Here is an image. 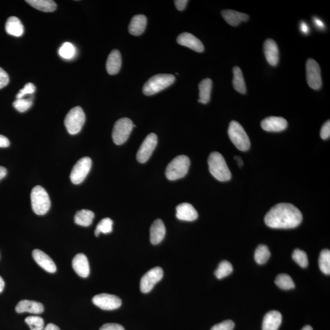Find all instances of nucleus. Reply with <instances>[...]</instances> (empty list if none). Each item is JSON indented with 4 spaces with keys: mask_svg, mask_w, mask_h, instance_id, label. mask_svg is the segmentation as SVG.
<instances>
[{
    "mask_svg": "<svg viewBox=\"0 0 330 330\" xmlns=\"http://www.w3.org/2000/svg\"><path fill=\"white\" fill-rule=\"evenodd\" d=\"M270 255L268 248L264 245H260L255 249L254 259L258 264H264L269 259Z\"/></svg>",
    "mask_w": 330,
    "mask_h": 330,
    "instance_id": "7c9ffc66",
    "label": "nucleus"
},
{
    "mask_svg": "<svg viewBox=\"0 0 330 330\" xmlns=\"http://www.w3.org/2000/svg\"><path fill=\"white\" fill-rule=\"evenodd\" d=\"M158 138L155 134H150L144 140L137 154V161L141 164H145L151 158L157 145Z\"/></svg>",
    "mask_w": 330,
    "mask_h": 330,
    "instance_id": "f8f14e48",
    "label": "nucleus"
},
{
    "mask_svg": "<svg viewBox=\"0 0 330 330\" xmlns=\"http://www.w3.org/2000/svg\"><path fill=\"white\" fill-rule=\"evenodd\" d=\"M190 165V161L187 156L181 155L176 157L167 165L166 170L167 179L175 180L185 176Z\"/></svg>",
    "mask_w": 330,
    "mask_h": 330,
    "instance_id": "39448f33",
    "label": "nucleus"
},
{
    "mask_svg": "<svg viewBox=\"0 0 330 330\" xmlns=\"http://www.w3.org/2000/svg\"><path fill=\"white\" fill-rule=\"evenodd\" d=\"M76 48L70 42L64 43L59 50L60 57L65 58V59H72L76 55Z\"/></svg>",
    "mask_w": 330,
    "mask_h": 330,
    "instance_id": "c9c22d12",
    "label": "nucleus"
},
{
    "mask_svg": "<svg viewBox=\"0 0 330 330\" xmlns=\"http://www.w3.org/2000/svg\"><path fill=\"white\" fill-rule=\"evenodd\" d=\"M275 284L279 288L283 290L294 289L295 283L289 275L286 273L279 274L275 279Z\"/></svg>",
    "mask_w": 330,
    "mask_h": 330,
    "instance_id": "2f4dec72",
    "label": "nucleus"
},
{
    "mask_svg": "<svg viewBox=\"0 0 330 330\" xmlns=\"http://www.w3.org/2000/svg\"><path fill=\"white\" fill-rule=\"evenodd\" d=\"M166 234V228L161 219L155 221L152 225L150 229V240L153 245L161 243Z\"/></svg>",
    "mask_w": 330,
    "mask_h": 330,
    "instance_id": "4be33fe9",
    "label": "nucleus"
},
{
    "mask_svg": "<svg viewBox=\"0 0 330 330\" xmlns=\"http://www.w3.org/2000/svg\"><path fill=\"white\" fill-rule=\"evenodd\" d=\"M134 126L132 120L129 118H122L117 121L112 132L114 143L117 145H121L126 142Z\"/></svg>",
    "mask_w": 330,
    "mask_h": 330,
    "instance_id": "6e6552de",
    "label": "nucleus"
},
{
    "mask_svg": "<svg viewBox=\"0 0 330 330\" xmlns=\"http://www.w3.org/2000/svg\"><path fill=\"white\" fill-rule=\"evenodd\" d=\"M33 257L40 267L47 272L53 273L57 271V266L52 258L41 250L34 249L33 252Z\"/></svg>",
    "mask_w": 330,
    "mask_h": 330,
    "instance_id": "dca6fc26",
    "label": "nucleus"
},
{
    "mask_svg": "<svg viewBox=\"0 0 330 330\" xmlns=\"http://www.w3.org/2000/svg\"><path fill=\"white\" fill-rule=\"evenodd\" d=\"M177 42L178 44L188 47L196 52L201 53L204 50V45L200 40L190 33H183L180 34L177 37Z\"/></svg>",
    "mask_w": 330,
    "mask_h": 330,
    "instance_id": "4468645a",
    "label": "nucleus"
},
{
    "mask_svg": "<svg viewBox=\"0 0 330 330\" xmlns=\"http://www.w3.org/2000/svg\"><path fill=\"white\" fill-rule=\"evenodd\" d=\"M187 0H175L174 4L177 10H183L185 9L186 6L188 3Z\"/></svg>",
    "mask_w": 330,
    "mask_h": 330,
    "instance_id": "a18cd8bd",
    "label": "nucleus"
},
{
    "mask_svg": "<svg viewBox=\"0 0 330 330\" xmlns=\"http://www.w3.org/2000/svg\"><path fill=\"white\" fill-rule=\"evenodd\" d=\"M235 159L236 161H238L239 166H242V165H243V162H242L241 158H239V157H235Z\"/></svg>",
    "mask_w": 330,
    "mask_h": 330,
    "instance_id": "864d4df0",
    "label": "nucleus"
},
{
    "mask_svg": "<svg viewBox=\"0 0 330 330\" xmlns=\"http://www.w3.org/2000/svg\"><path fill=\"white\" fill-rule=\"evenodd\" d=\"M7 174V170L5 167L0 166V180L3 179Z\"/></svg>",
    "mask_w": 330,
    "mask_h": 330,
    "instance_id": "3c124183",
    "label": "nucleus"
},
{
    "mask_svg": "<svg viewBox=\"0 0 330 330\" xmlns=\"http://www.w3.org/2000/svg\"><path fill=\"white\" fill-rule=\"evenodd\" d=\"M9 76H8L6 71L0 68V89L7 86V84L9 83Z\"/></svg>",
    "mask_w": 330,
    "mask_h": 330,
    "instance_id": "79ce46f5",
    "label": "nucleus"
},
{
    "mask_svg": "<svg viewBox=\"0 0 330 330\" xmlns=\"http://www.w3.org/2000/svg\"><path fill=\"white\" fill-rule=\"evenodd\" d=\"M330 136V121H328L323 125L321 131V137L323 140H327Z\"/></svg>",
    "mask_w": 330,
    "mask_h": 330,
    "instance_id": "37998d69",
    "label": "nucleus"
},
{
    "mask_svg": "<svg viewBox=\"0 0 330 330\" xmlns=\"http://www.w3.org/2000/svg\"><path fill=\"white\" fill-rule=\"evenodd\" d=\"M222 15L226 22L233 26H238L242 22H247L249 19L247 14L233 10H223Z\"/></svg>",
    "mask_w": 330,
    "mask_h": 330,
    "instance_id": "b1692460",
    "label": "nucleus"
},
{
    "mask_svg": "<svg viewBox=\"0 0 330 330\" xmlns=\"http://www.w3.org/2000/svg\"><path fill=\"white\" fill-rule=\"evenodd\" d=\"M210 172L215 179L226 182L231 179V173L222 154L214 152L210 154L208 159Z\"/></svg>",
    "mask_w": 330,
    "mask_h": 330,
    "instance_id": "f03ea898",
    "label": "nucleus"
},
{
    "mask_svg": "<svg viewBox=\"0 0 330 330\" xmlns=\"http://www.w3.org/2000/svg\"><path fill=\"white\" fill-rule=\"evenodd\" d=\"M94 218V212L89 210L82 209L76 213L74 221L77 225L87 227L92 224Z\"/></svg>",
    "mask_w": 330,
    "mask_h": 330,
    "instance_id": "c85d7f7f",
    "label": "nucleus"
},
{
    "mask_svg": "<svg viewBox=\"0 0 330 330\" xmlns=\"http://www.w3.org/2000/svg\"><path fill=\"white\" fill-rule=\"evenodd\" d=\"M234 327H235V324H234V322L228 320L215 325V326L212 327L211 330H233Z\"/></svg>",
    "mask_w": 330,
    "mask_h": 330,
    "instance_id": "a19ab883",
    "label": "nucleus"
},
{
    "mask_svg": "<svg viewBox=\"0 0 330 330\" xmlns=\"http://www.w3.org/2000/svg\"><path fill=\"white\" fill-rule=\"evenodd\" d=\"M5 29H6L7 34L15 37L22 36L24 32L23 24L17 17H14V16L8 18Z\"/></svg>",
    "mask_w": 330,
    "mask_h": 330,
    "instance_id": "a878e982",
    "label": "nucleus"
},
{
    "mask_svg": "<svg viewBox=\"0 0 330 330\" xmlns=\"http://www.w3.org/2000/svg\"><path fill=\"white\" fill-rule=\"evenodd\" d=\"M228 135L231 142L239 150L247 151L249 150V138L243 127L238 122L233 121L230 122Z\"/></svg>",
    "mask_w": 330,
    "mask_h": 330,
    "instance_id": "423d86ee",
    "label": "nucleus"
},
{
    "mask_svg": "<svg viewBox=\"0 0 330 330\" xmlns=\"http://www.w3.org/2000/svg\"><path fill=\"white\" fill-rule=\"evenodd\" d=\"M92 166V161L89 158L80 159L74 165L71 172L70 178L74 184H81L89 174Z\"/></svg>",
    "mask_w": 330,
    "mask_h": 330,
    "instance_id": "1a4fd4ad",
    "label": "nucleus"
},
{
    "mask_svg": "<svg viewBox=\"0 0 330 330\" xmlns=\"http://www.w3.org/2000/svg\"><path fill=\"white\" fill-rule=\"evenodd\" d=\"M281 314L278 311H271L266 314L263 318L262 330H278L282 323Z\"/></svg>",
    "mask_w": 330,
    "mask_h": 330,
    "instance_id": "412c9836",
    "label": "nucleus"
},
{
    "mask_svg": "<svg viewBox=\"0 0 330 330\" xmlns=\"http://www.w3.org/2000/svg\"><path fill=\"white\" fill-rule=\"evenodd\" d=\"M147 25V18L145 15H135L132 18L129 26L130 34L134 36H140L145 31Z\"/></svg>",
    "mask_w": 330,
    "mask_h": 330,
    "instance_id": "393cba45",
    "label": "nucleus"
},
{
    "mask_svg": "<svg viewBox=\"0 0 330 330\" xmlns=\"http://www.w3.org/2000/svg\"><path fill=\"white\" fill-rule=\"evenodd\" d=\"M35 90L36 86H34V84L32 82H28L25 85L23 89L20 90L19 92L16 95V97H17V99L23 98L26 95L33 94Z\"/></svg>",
    "mask_w": 330,
    "mask_h": 330,
    "instance_id": "ea45409f",
    "label": "nucleus"
},
{
    "mask_svg": "<svg viewBox=\"0 0 330 330\" xmlns=\"http://www.w3.org/2000/svg\"><path fill=\"white\" fill-rule=\"evenodd\" d=\"M266 60L271 66H276L279 62V50L277 44L272 39H267L263 45Z\"/></svg>",
    "mask_w": 330,
    "mask_h": 330,
    "instance_id": "aec40b11",
    "label": "nucleus"
},
{
    "mask_svg": "<svg viewBox=\"0 0 330 330\" xmlns=\"http://www.w3.org/2000/svg\"><path fill=\"white\" fill-rule=\"evenodd\" d=\"M302 330H313V329L310 326H307L303 327Z\"/></svg>",
    "mask_w": 330,
    "mask_h": 330,
    "instance_id": "5fc2aeb1",
    "label": "nucleus"
},
{
    "mask_svg": "<svg viewBox=\"0 0 330 330\" xmlns=\"http://www.w3.org/2000/svg\"><path fill=\"white\" fill-rule=\"evenodd\" d=\"M319 265L320 269L326 275L330 274V251L324 249L319 256Z\"/></svg>",
    "mask_w": 330,
    "mask_h": 330,
    "instance_id": "473e14b6",
    "label": "nucleus"
},
{
    "mask_svg": "<svg viewBox=\"0 0 330 330\" xmlns=\"http://www.w3.org/2000/svg\"><path fill=\"white\" fill-rule=\"evenodd\" d=\"M4 287V281L1 276H0V294L3 291Z\"/></svg>",
    "mask_w": 330,
    "mask_h": 330,
    "instance_id": "603ef678",
    "label": "nucleus"
},
{
    "mask_svg": "<svg viewBox=\"0 0 330 330\" xmlns=\"http://www.w3.org/2000/svg\"><path fill=\"white\" fill-rule=\"evenodd\" d=\"M212 87L211 79H206L202 81L199 84V99L198 102L206 104L210 100Z\"/></svg>",
    "mask_w": 330,
    "mask_h": 330,
    "instance_id": "bb28decb",
    "label": "nucleus"
},
{
    "mask_svg": "<svg viewBox=\"0 0 330 330\" xmlns=\"http://www.w3.org/2000/svg\"><path fill=\"white\" fill-rule=\"evenodd\" d=\"M176 217L180 220L193 222L198 218V214L192 205L184 203L177 206Z\"/></svg>",
    "mask_w": 330,
    "mask_h": 330,
    "instance_id": "6ab92c4d",
    "label": "nucleus"
},
{
    "mask_svg": "<svg viewBox=\"0 0 330 330\" xmlns=\"http://www.w3.org/2000/svg\"><path fill=\"white\" fill-rule=\"evenodd\" d=\"M233 74L234 88L242 94H246L247 92L246 84L241 68L238 66H235L233 69Z\"/></svg>",
    "mask_w": 330,
    "mask_h": 330,
    "instance_id": "c756f323",
    "label": "nucleus"
},
{
    "mask_svg": "<svg viewBox=\"0 0 330 330\" xmlns=\"http://www.w3.org/2000/svg\"><path fill=\"white\" fill-rule=\"evenodd\" d=\"M292 259L301 267L307 268L308 265V255L305 251L300 249H295L293 252Z\"/></svg>",
    "mask_w": 330,
    "mask_h": 330,
    "instance_id": "e433bc0d",
    "label": "nucleus"
},
{
    "mask_svg": "<svg viewBox=\"0 0 330 330\" xmlns=\"http://www.w3.org/2000/svg\"><path fill=\"white\" fill-rule=\"evenodd\" d=\"M261 127L263 130L267 132H281L286 129L287 122L281 117L271 116L263 119L261 122Z\"/></svg>",
    "mask_w": 330,
    "mask_h": 330,
    "instance_id": "2eb2a0df",
    "label": "nucleus"
},
{
    "mask_svg": "<svg viewBox=\"0 0 330 330\" xmlns=\"http://www.w3.org/2000/svg\"><path fill=\"white\" fill-rule=\"evenodd\" d=\"M33 105V101L31 99H25V98H19L14 101L13 106L20 113L25 112L31 108Z\"/></svg>",
    "mask_w": 330,
    "mask_h": 330,
    "instance_id": "58836bf2",
    "label": "nucleus"
},
{
    "mask_svg": "<svg viewBox=\"0 0 330 330\" xmlns=\"http://www.w3.org/2000/svg\"><path fill=\"white\" fill-rule=\"evenodd\" d=\"M113 220L109 218H103L97 226L95 236L98 237L100 233L109 234L113 231Z\"/></svg>",
    "mask_w": 330,
    "mask_h": 330,
    "instance_id": "f704fd0d",
    "label": "nucleus"
},
{
    "mask_svg": "<svg viewBox=\"0 0 330 330\" xmlns=\"http://www.w3.org/2000/svg\"><path fill=\"white\" fill-rule=\"evenodd\" d=\"M303 220L300 210L290 203H279L266 214V225L274 229H291L297 227Z\"/></svg>",
    "mask_w": 330,
    "mask_h": 330,
    "instance_id": "f257e3e1",
    "label": "nucleus"
},
{
    "mask_svg": "<svg viewBox=\"0 0 330 330\" xmlns=\"http://www.w3.org/2000/svg\"><path fill=\"white\" fill-rule=\"evenodd\" d=\"M86 121V116L81 106L71 109L66 115L65 124L69 134L76 135L81 131Z\"/></svg>",
    "mask_w": 330,
    "mask_h": 330,
    "instance_id": "0eeeda50",
    "label": "nucleus"
},
{
    "mask_svg": "<svg viewBox=\"0 0 330 330\" xmlns=\"http://www.w3.org/2000/svg\"><path fill=\"white\" fill-rule=\"evenodd\" d=\"M175 77L170 74H158L151 77L144 85L143 92L146 95H153L171 86Z\"/></svg>",
    "mask_w": 330,
    "mask_h": 330,
    "instance_id": "7ed1b4c3",
    "label": "nucleus"
},
{
    "mask_svg": "<svg viewBox=\"0 0 330 330\" xmlns=\"http://www.w3.org/2000/svg\"><path fill=\"white\" fill-rule=\"evenodd\" d=\"M164 276V270L161 267L152 268L143 275L140 281V290L144 294H147L153 289L156 284Z\"/></svg>",
    "mask_w": 330,
    "mask_h": 330,
    "instance_id": "9d476101",
    "label": "nucleus"
},
{
    "mask_svg": "<svg viewBox=\"0 0 330 330\" xmlns=\"http://www.w3.org/2000/svg\"><path fill=\"white\" fill-rule=\"evenodd\" d=\"M26 2L35 9L45 12H53L57 8V4L52 0H27Z\"/></svg>",
    "mask_w": 330,
    "mask_h": 330,
    "instance_id": "cd10ccee",
    "label": "nucleus"
},
{
    "mask_svg": "<svg viewBox=\"0 0 330 330\" xmlns=\"http://www.w3.org/2000/svg\"><path fill=\"white\" fill-rule=\"evenodd\" d=\"M92 302L97 307L106 311L116 310L122 305V300L120 298L116 295L108 294H100L95 295L93 297Z\"/></svg>",
    "mask_w": 330,
    "mask_h": 330,
    "instance_id": "ddd939ff",
    "label": "nucleus"
},
{
    "mask_svg": "<svg viewBox=\"0 0 330 330\" xmlns=\"http://www.w3.org/2000/svg\"><path fill=\"white\" fill-rule=\"evenodd\" d=\"M10 142L8 138L3 135H0V148L9 147Z\"/></svg>",
    "mask_w": 330,
    "mask_h": 330,
    "instance_id": "49530a36",
    "label": "nucleus"
},
{
    "mask_svg": "<svg viewBox=\"0 0 330 330\" xmlns=\"http://www.w3.org/2000/svg\"><path fill=\"white\" fill-rule=\"evenodd\" d=\"M233 271V267L231 263L227 260H223L220 263L217 269L215 271V275L218 279H223L230 275Z\"/></svg>",
    "mask_w": 330,
    "mask_h": 330,
    "instance_id": "72a5a7b5",
    "label": "nucleus"
},
{
    "mask_svg": "<svg viewBox=\"0 0 330 330\" xmlns=\"http://www.w3.org/2000/svg\"><path fill=\"white\" fill-rule=\"evenodd\" d=\"M43 330H60L59 327L53 324H48Z\"/></svg>",
    "mask_w": 330,
    "mask_h": 330,
    "instance_id": "8fccbe9b",
    "label": "nucleus"
},
{
    "mask_svg": "<svg viewBox=\"0 0 330 330\" xmlns=\"http://www.w3.org/2000/svg\"><path fill=\"white\" fill-rule=\"evenodd\" d=\"M100 330H125L123 327L118 324H106L100 327Z\"/></svg>",
    "mask_w": 330,
    "mask_h": 330,
    "instance_id": "c03bdc74",
    "label": "nucleus"
},
{
    "mask_svg": "<svg viewBox=\"0 0 330 330\" xmlns=\"http://www.w3.org/2000/svg\"><path fill=\"white\" fill-rule=\"evenodd\" d=\"M73 267L77 275L82 278H87L90 273L88 260L84 254L79 253L74 257Z\"/></svg>",
    "mask_w": 330,
    "mask_h": 330,
    "instance_id": "a211bd4d",
    "label": "nucleus"
},
{
    "mask_svg": "<svg viewBox=\"0 0 330 330\" xmlns=\"http://www.w3.org/2000/svg\"><path fill=\"white\" fill-rule=\"evenodd\" d=\"M300 28L301 31H302L303 34H308L309 32H310V28H309L307 23L305 22H302L300 23Z\"/></svg>",
    "mask_w": 330,
    "mask_h": 330,
    "instance_id": "de8ad7c7",
    "label": "nucleus"
},
{
    "mask_svg": "<svg viewBox=\"0 0 330 330\" xmlns=\"http://www.w3.org/2000/svg\"><path fill=\"white\" fill-rule=\"evenodd\" d=\"M25 323L31 330H43L44 329V321L41 317L29 316L25 319Z\"/></svg>",
    "mask_w": 330,
    "mask_h": 330,
    "instance_id": "4c0bfd02",
    "label": "nucleus"
},
{
    "mask_svg": "<svg viewBox=\"0 0 330 330\" xmlns=\"http://www.w3.org/2000/svg\"><path fill=\"white\" fill-rule=\"evenodd\" d=\"M313 21L314 23H315L316 26L317 27H318L319 29H321V30H323L325 28V25L323 21H322L321 19H319V18L318 17H315L313 18Z\"/></svg>",
    "mask_w": 330,
    "mask_h": 330,
    "instance_id": "09e8293b",
    "label": "nucleus"
},
{
    "mask_svg": "<svg viewBox=\"0 0 330 330\" xmlns=\"http://www.w3.org/2000/svg\"><path fill=\"white\" fill-rule=\"evenodd\" d=\"M122 65V58L120 52L118 50H114L109 55L106 63V69L110 75H116L120 71Z\"/></svg>",
    "mask_w": 330,
    "mask_h": 330,
    "instance_id": "5701e85b",
    "label": "nucleus"
},
{
    "mask_svg": "<svg viewBox=\"0 0 330 330\" xmlns=\"http://www.w3.org/2000/svg\"><path fill=\"white\" fill-rule=\"evenodd\" d=\"M32 209L36 214L43 215L49 211L51 201L49 194L41 186H36L31 193Z\"/></svg>",
    "mask_w": 330,
    "mask_h": 330,
    "instance_id": "20e7f679",
    "label": "nucleus"
},
{
    "mask_svg": "<svg viewBox=\"0 0 330 330\" xmlns=\"http://www.w3.org/2000/svg\"><path fill=\"white\" fill-rule=\"evenodd\" d=\"M307 71V79L309 86L315 90L321 89L322 82L320 66L315 60L309 59L306 65Z\"/></svg>",
    "mask_w": 330,
    "mask_h": 330,
    "instance_id": "9b49d317",
    "label": "nucleus"
},
{
    "mask_svg": "<svg viewBox=\"0 0 330 330\" xmlns=\"http://www.w3.org/2000/svg\"><path fill=\"white\" fill-rule=\"evenodd\" d=\"M15 311L18 313H29L39 315L44 312V307L41 303L24 300L20 301L16 306Z\"/></svg>",
    "mask_w": 330,
    "mask_h": 330,
    "instance_id": "f3484780",
    "label": "nucleus"
}]
</instances>
